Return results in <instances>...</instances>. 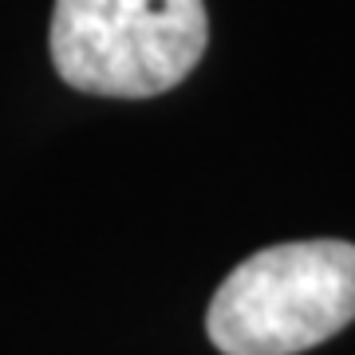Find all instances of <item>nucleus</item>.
<instances>
[{
    "label": "nucleus",
    "mask_w": 355,
    "mask_h": 355,
    "mask_svg": "<svg viewBox=\"0 0 355 355\" xmlns=\"http://www.w3.org/2000/svg\"><path fill=\"white\" fill-rule=\"evenodd\" d=\"M205 44L202 0H55L51 12V64L87 95H162L198 67Z\"/></svg>",
    "instance_id": "obj_2"
},
{
    "label": "nucleus",
    "mask_w": 355,
    "mask_h": 355,
    "mask_svg": "<svg viewBox=\"0 0 355 355\" xmlns=\"http://www.w3.org/2000/svg\"><path fill=\"white\" fill-rule=\"evenodd\" d=\"M355 320V245L288 241L233 268L209 300L221 355H300Z\"/></svg>",
    "instance_id": "obj_1"
}]
</instances>
